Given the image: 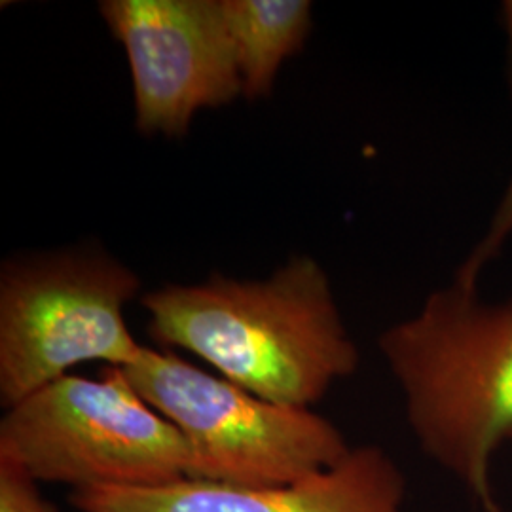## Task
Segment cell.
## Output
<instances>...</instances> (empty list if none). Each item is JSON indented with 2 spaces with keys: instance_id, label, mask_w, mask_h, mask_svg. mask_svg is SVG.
Here are the masks:
<instances>
[{
  "instance_id": "obj_1",
  "label": "cell",
  "mask_w": 512,
  "mask_h": 512,
  "mask_svg": "<svg viewBox=\"0 0 512 512\" xmlns=\"http://www.w3.org/2000/svg\"><path fill=\"white\" fill-rule=\"evenodd\" d=\"M139 300L154 342L272 403L311 408L361 363L329 275L310 255L291 256L264 279L215 274Z\"/></svg>"
},
{
  "instance_id": "obj_2",
  "label": "cell",
  "mask_w": 512,
  "mask_h": 512,
  "mask_svg": "<svg viewBox=\"0 0 512 512\" xmlns=\"http://www.w3.org/2000/svg\"><path fill=\"white\" fill-rule=\"evenodd\" d=\"M421 450L450 471L484 512H501L490 465L512 439V300L486 304L452 283L380 336Z\"/></svg>"
},
{
  "instance_id": "obj_3",
  "label": "cell",
  "mask_w": 512,
  "mask_h": 512,
  "mask_svg": "<svg viewBox=\"0 0 512 512\" xmlns=\"http://www.w3.org/2000/svg\"><path fill=\"white\" fill-rule=\"evenodd\" d=\"M0 456L40 484L73 490L164 488L194 473L181 431L116 366H105L101 378L63 376L6 408Z\"/></svg>"
},
{
  "instance_id": "obj_4",
  "label": "cell",
  "mask_w": 512,
  "mask_h": 512,
  "mask_svg": "<svg viewBox=\"0 0 512 512\" xmlns=\"http://www.w3.org/2000/svg\"><path fill=\"white\" fill-rule=\"evenodd\" d=\"M139 293V275L99 249L8 260L0 272L2 406L12 408L78 365H131L145 346L124 310Z\"/></svg>"
},
{
  "instance_id": "obj_5",
  "label": "cell",
  "mask_w": 512,
  "mask_h": 512,
  "mask_svg": "<svg viewBox=\"0 0 512 512\" xmlns=\"http://www.w3.org/2000/svg\"><path fill=\"white\" fill-rule=\"evenodd\" d=\"M122 370L181 431L194 458L192 480L285 486L327 471L351 450L344 433L311 408L266 401L175 353L145 346Z\"/></svg>"
},
{
  "instance_id": "obj_6",
  "label": "cell",
  "mask_w": 512,
  "mask_h": 512,
  "mask_svg": "<svg viewBox=\"0 0 512 512\" xmlns=\"http://www.w3.org/2000/svg\"><path fill=\"white\" fill-rule=\"evenodd\" d=\"M99 14L128 57L143 135L183 137L200 110L243 97L222 0H103Z\"/></svg>"
},
{
  "instance_id": "obj_7",
  "label": "cell",
  "mask_w": 512,
  "mask_h": 512,
  "mask_svg": "<svg viewBox=\"0 0 512 512\" xmlns=\"http://www.w3.org/2000/svg\"><path fill=\"white\" fill-rule=\"evenodd\" d=\"M406 478L384 448H351L334 467L300 482L241 488L183 480L164 488L71 490L80 512H404Z\"/></svg>"
},
{
  "instance_id": "obj_8",
  "label": "cell",
  "mask_w": 512,
  "mask_h": 512,
  "mask_svg": "<svg viewBox=\"0 0 512 512\" xmlns=\"http://www.w3.org/2000/svg\"><path fill=\"white\" fill-rule=\"evenodd\" d=\"M236 50L243 97L264 99L272 93L283 63L302 52L313 27L310 0H222Z\"/></svg>"
},
{
  "instance_id": "obj_9",
  "label": "cell",
  "mask_w": 512,
  "mask_h": 512,
  "mask_svg": "<svg viewBox=\"0 0 512 512\" xmlns=\"http://www.w3.org/2000/svg\"><path fill=\"white\" fill-rule=\"evenodd\" d=\"M503 25H505V33H507V44H509V73H511L512 88V0H507L503 4ZM512 234V179L499 207L495 211L492 222L486 230V236L471 251V255L465 258V262L459 266L458 274H456V283L467 289H478V277L484 272V268L497 258L501 253L503 245L507 243V239Z\"/></svg>"
},
{
  "instance_id": "obj_10",
  "label": "cell",
  "mask_w": 512,
  "mask_h": 512,
  "mask_svg": "<svg viewBox=\"0 0 512 512\" xmlns=\"http://www.w3.org/2000/svg\"><path fill=\"white\" fill-rule=\"evenodd\" d=\"M18 461L0 456V512H59Z\"/></svg>"
}]
</instances>
